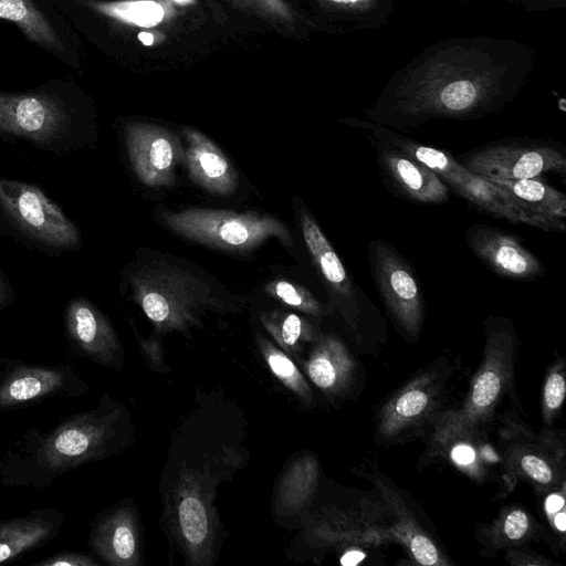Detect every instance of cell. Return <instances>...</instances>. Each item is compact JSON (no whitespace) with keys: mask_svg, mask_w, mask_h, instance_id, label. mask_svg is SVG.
Instances as JSON below:
<instances>
[{"mask_svg":"<svg viewBox=\"0 0 566 566\" xmlns=\"http://www.w3.org/2000/svg\"><path fill=\"white\" fill-rule=\"evenodd\" d=\"M535 62L532 46L515 39H446L399 67L364 113L392 129L434 119H479L520 95Z\"/></svg>","mask_w":566,"mask_h":566,"instance_id":"cell-1","label":"cell"},{"mask_svg":"<svg viewBox=\"0 0 566 566\" xmlns=\"http://www.w3.org/2000/svg\"><path fill=\"white\" fill-rule=\"evenodd\" d=\"M242 424L233 407L206 398L171 442L160 483L161 523L190 565H211L217 556V491L243 467Z\"/></svg>","mask_w":566,"mask_h":566,"instance_id":"cell-2","label":"cell"},{"mask_svg":"<svg viewBox=\"0 0 566 566\" xmlns=\"http://www.w3.org/2000/svg\"><path fill=\"white\" fill-rule=\"evenodd\" d=\"M133 441L126 406L104 394L96 408L63 418L53 429L22 433L0 458V482L50 486L70 470L124 451Z\"/></svg>","mask_w":566,"mask_h":566,"instance_id":"cell-3","label":"cell"},{"mask_svg":"<svg viewBox=\"0 0 566 566\" xmlns=\"http://www.w3.org/2000/svg\"><path fill=\"white\" fill-rule=\"evenodd\" d=\"M122 281L158 335L186 334L212 316L239 314L249 305L248 296L233 293L193 261L148 248L135 252Z\"/></svg>","mask_w":566,"mask_h":566,"instance_id":"cell-4","label":"cell"},{"mask_svg":"<svg viewBox=\"0 0 566 566\" xmlns=\"http://www.w3.org/2000/svg\"><path fill=\"white\" fill-rule=\"evenodd\" d=\"M156 217L176 235L229 253L251 252L270 239L293 247L290 228L269 213L192 207L160 210Z\"/></svg>","mask_w":566,"mask_h":566,"instance_id":"cell-5","label":"cell"},{"mask_svg":"<svg viewBox=\"0 0 566 566\" xmlns=\"http://www.w3.org/2000/svg\"><path fill=\"white\" fill-rule=\"evenodd\" d=\"M486 343L483 363L469 395L458 410L439 423L437 439L449 441L472 432L492 415L512 379L516 335L506 317H490L485 323Z\"/></svg>","mask_w":566,"mask_h":566,"instance_id":"cell-6","label":"cell"},{"mask_svg":"<svg viewBox=\"0 0 566 566\" xmlns=\"http://www.w3.org/2000/svg\"><path fill=\"white\" fill-rule=\"evenodd\" d=\"M468 171L488 179L515 180L543 174L566 172V151L560 143L505 138L488 143L455 158Z\"/></svg>","mask_w":566,"mask_h":566,"instance_id":"cell-7","label":"cell"},{"mask_svg":"<svg viewBox=\"0 0 566 566\" xmlns=\"http://www.w3.org/2000/svg\"><path fill=\"white\" fill-rule=\"evenodd\" d=\"M294 211L312 263L327 292L328 311L336 312L352 331L358 332L366 315L374 310L373 303L353 279L315 217L298 198L294 199Z\"/></svg>","mask_w":566,"mask_h":566,"instance_id":"cell-8","label":"cell"},{"mask_svg":"<svg viewBox=\"0 0 566 566\" xmlns=\"http://www.w3.org/2000/svg\"><path fill=\"white\" fill-rule=\"evenodd\" d=\"M368 263L388 315L407 337L417 338L424 318V300L413 269L390 243L380 239L369 242Z\"/></svg>","mask_w":566,"mask_h":566,"instance_id":"cell-9","label":"cell"},{"mask_svg":"<svg viewBox=\"0 0 566 566\" xmlns=\"http://www.w3.org/2000/svg\"><path fill=\"white\" fill-rule=\"evenodd\" d=\"M0 209L19 231L39 243L56 249L81 243L76 226L35 186L0 179Z\"/></svg>","mask_w":566,"mask_h":566,"instance_id":"cell-10","label":"cell"},{"mask_svg":"<svg viewBox=\"0 0 566 566\" xmlns=\"http://www.w3.org/2000/svg\"><path fill=\"white\" fill-rule=\"evenodd\" d=\"M73 116L69 105L46 93H0V133L22 137L48 149L71 146Z\"/></svg>","mask_w":566,"mask_h":566,"instance_id":"cell-11","label":"cell"},{"mask_svg":"<svg viewBox=\"0 0 566 566\" xmlns=\"http://www.w3.org/2000/svg\"><path fill=\"white\" fill-rule=\"evenodd\" d=\"M87 390V382L69 365L0 359V411L56 397L75 398Z\"/></svg>","mask_w":566,"mask_h":566,"instance_id":"cell-12","label":"cell"},{"mask_svg":"<svg viewBox=\"0 0 566 566\" xmlns=\"http://www.w3.org/2000/svg\"><path fill=\"white\" fill-rule=\"evenodd\" d=\"M124 140L130 167L143 185L161 188L175 184L184 155L177 134L154 123L130 122L124 128Z\"/></svg>","mask_w":566,"mask_h":566,"instance_id":"cell-13","label":"cell"},{"mask_svg":"<svg viewBox=\"0 0 566 566\" xmlns=\"http://www.w3.org/2000/svg\"><path fill=\"white\" fill-rule=\"evenodd\" d=\"M472 253L500 276L514 281H532L545 274L541 260L512 233L478 223L465 231Z\"/></svg>","mask_w":566,"mask_h":566,"instance_id":"cell-14","label":"cell"},{"mask_svg":"<svg viewBox=\"0 0 566 566\" xmlns=\"http://www.w3.org/2000/svg\"><path fill=\"white\" fill-rule=\"evenodd\" d=\"M65 326L77 355L108 368L122 366L124 353L117 334L107 317L90 301L74 298L69 303Z\"/></svg>","mask_w":566,"mask_h":566,"instance_id":"cell-15","label":"cell"},{"mask_svg":"<svg viewBox=\"0 0 566 566\" xmlns=\"http://www.w3.org/2000/svg\"><path fill=\"white\" fill-rule=\"evenodd\" d=\"M370 142L376 149L380 175L399 197L418 203L448 201L449 187L432 170L389 145Z\"/></svg>","mask_w":566,"mask_h":566,"instance_id":"cell-16","label":"cell"},{"mask_svg":"<svg viewBox=\"0 0 566 566\" xmlns=\"http://www.w3.org/2000/svg\"><path fill=\"white\" fill-rule=\"evenodd\" d=\"M87 543L108 565H139V524L134 506L118 503L102 513L92 524Z\"/></svg>","mask_w":566,"mask_h":566,"instance_id":"cell-17","label":"cell"},{"mask_svg":"<svg viewBox=\"0 0 566 566\" xmlns=\"http://www.w3.org/2000/svg\"><path fill=\"white\" fill-rule=\"evenodd\" d=\"M185 164L189 178L216 196H230L239 185L238 172L217 144L201 132L182 129Z\"/></svg>","mask_w":566,"mask_h":566,"instance_id":"cell-18","label":"cell"},{"mask_svg":"<svg viewBox=\"0 0 566 566\" xmlns=\"http://www.w3.org/2000/svg\"><path fill=\"white\" fill-rule=\"evenodd\" d=\"M344 123L364 129L369 139L389 145L429 168L452 190L465 182L473 175L451 154L418 143L397 133L392 128L360 118H346Z\"/></svg>","mask_w":566,"mask_h":566,"instance_id":"cell-19","label":"cell"},{"mask_svg":"<svg viewBox=\"0 0 566 566\" xmlns=\"http://www.w3.org/2000/svg\"><path fill=\"white\" fill-rule=\"evenodd\" d=\"M452 191L495 218L525 223L547 232H564L566 229L565 220L544 217L524 209L489 179L479 175L473 174Z\"/></svg>","mask_w":566,"mask_h":566,"instance_id":"cell-20","label":"cell"},{"mask_svg":"<svg viewBox=\"0 0 566 566\" xmlns=\"http://www.w3.org/2000/svg\"><path fill=\"white\" fill-rule=\"evenodd\" d=\"M63 524L64 512L55 509L0 521V563L43 546L59 534Z\"/></svg>","mask_w":566,"mask_h":566,"instance_id":"cell-21","label":"cell"},{"mask_svg":"<svg viewBox=\"0 0 566 566\" xmlns=\"http://www.w3.org/2000/svg\"><path fill=\"white\" fill-rule=\"evenodd\" d=\"M303 367L310 380L327 396L340 395L349 385L355 363L345 344L333 334H319Z\"/></svg>","mask_w":566,"mask_h":566,"instance_id":"cell-22","label":"cell"},{"mask_svg":"<svg viewBox=\"0 0 566 566\" xmlns=\"http://www.w3.org/2000/svg\"><path fill=\"white\" fill-rule=\"evenodd\" d=\"M439 385L432 373L423 374L402 388L388 401L380 413L379 434L398 436L424 418L433 408Z\"/></svg>","mask_w":566,"mask_h":566,"instance_id":"cell-23","label":"cell"},{"mask_svg":"<svg viewBox=\"0 0 566 566\" xmlns=\"http://www.w3.org/2000/svg\"><path fill=\"white\" fill-rule=\"evenodd\" d=\"M318 481L317 461L304 455L290 463L275 495V513L290 516L301 513L313 497Z\"/></svg>","mask_w":566,"mask_h":566,"instance_id":"cell-24","label":"cell"},{"mask_svg":"<svg viewBox=\"0 0 566 566\" xmlns=\"http://www.w3.org/2000/svg\"><path fill=\"white\" fill-rule=\"evenodd\" d=\"M536 178L489 180L524 209L544 217L565 220L566 196Z\"/></svg>","mask_w":566,"mask_h":566,"instance_id":"cell-25","label":"cell"},{"mask_svg":"<svg viewBox=\"0 0 566 566\" xmlns=\"http://www.w3.org/2000/svg\"><path fill=\"white\" fill-rule=\"evenodd\" d=\"M260 321L279 347L292 357H297L305 345L313 344L319 336L307 318L293 312H261Z\"/></svg>","mask_w":566,"mask_h":566,"instance_id":"cell-26","label":"cell"},{"mask_svg":"<svg viewBox=\"0 0 566 566\" xmlns=\"http://www.w3.org/2000/svg\"><path fill=\"white\" fill-rule=\"evenodd\" d=\"M323 11L345 22L348 30H369L386 25L394 0H312Z\"/></svg>","mask_w":566,"mask_h":566,"instance_id":"cell-27","label":"cell"},{"mask_svg":"<svg viewBox=\"0 0 566 566\" xmlns=\"http://www.w3.org/2000/svg\"><path fill=\"white\" fill-rule=\"evenodd\" d=\"M0 19L17 24L34 43L62 52L59 34L32 0H0Z\"/></svg>","mask_w":566,"mask_h":566,"instance_id":"cell-28","label":"cell"},{"mask_svg":"<svg viewBox=\"0 0 566 566\" xmlns=\"http://www.w3.org/2000/svg\"><path fill=\"white\" fill-rule=\"evenodd\" d=\"M90 7L113 21L138 28L158 25L169 9L161 0L90 1Z\"/></svg>","mask_w":566,"mask_h":566,"instance_id":"cell-29","label":"cell"},{"mask_svg":"<svg viewBox=\"0 0 566 566\" xmlns=\"http://www.w3.org/2000/svg\"><path fill=\"white\" fill-rule=\"evenodd\" d=\"M258 348L271 373L304 405L313 402V392L291 357L262 335L255 336Z\"/></svg>","mask_w":566,"mask_h":566,"instance_id":"cell-30","label":"cell"},{"mask_svg":"<svg viewBox=\"0 0 566 566\" xmlns=\"http://www.w3.org/2000/svg\"><path fill=\"white\" fill-rule=\"evenodd\" d=\"M264 290L270 296L310 316L321 318L328 312L306 287L297 283L277 279L269 282Z\"/></svg>","mask_w":566,"mask_h":566,"instance_id":"cell-31","label":"cell"},{"mask_svg":"<svg viewBox=\"0 0 566 566\" xmlns=\"http://www.w3.org/2000/svg\"><path fill=\"white\" fill-rule=\"evenodd\" d=\"M238 8L250 11L282 28L293 27L295 15L285 0H229Z\"/></svg>","mask_w":566,"mask_h":566,"instance_id":"cell-32","label":"cell"},{"mask_svg":"<svg viewBox=\"0 0 566 566\" xmlns=\"http://www.w3.org/2000/svg\"><path fill=\"white\" fill-rule=\"evenodd\" d=\"M565 391L566 381L564 373L556 367L548 374L544 385L543 413L546 421H549L560 409Z\"/></svg>","mask_w":566,"mask_h":566,"instance_id":"cell-33","label":"cell"},{"mask_svg":"<svg viewBox=\"0 0 566 566\" xmlns=\"http://www.w3.org/2000/svg\"><path fill=\"white\" fill-rule=\"evenodd\" d=\"M520 465L522 471L538 484L548 485L555 480L553 468L537 454L524 453L520 458Z\"/></svg>","mask_w":566,"mask_h":566,"instance_id":"cell-34","label":"cell"},{"mask_svg":"<svg viewBox=\"0 0 566 566\" xmlns=\"http://www.w3.org/2000/svg\"><path fill=\"white\" fill-rule=\"evenodd\" d=\"M133 331L148 366L158 373H167L169 368L166 366L163 347L158 339L143 337L134 326Z\"/></svg>","mask_w":566,"mask_h":566,"instance_id":"cell-35","label":"cell"},{"mask_svg":"<svg viewBox=\"0 0 566 566\" xmlns=\"http://www.w3.org/2000/svg\"><path fill=\"white\" fill-rule=\"evenodd\" d=\"M36 566H98L99 562L92 555L77 552H63L33 563Z\"/></svg>","mask_w":566,"mask_h":566,"instance_id":"cell-36","label":"cell"},{"mask_svg":"<svg viewBox=\"0 0 566 566\" xmlns=\"http://www.w3.org/2000/svg\"><path fill=\"white\" fill-rule=\"evenodd\" d=\"M412 556L423 565L441 564L437 547L423 535H413L409 541Z\"/></svg>","mask_w":566,"mask_h":566,"instance_id":"cell-37","label":"cell"},{"mask_svg":"<svg viewBox=\"0 0 566 566\" xmlns=\"http://www.w3.org/2000/svg\"><path fill=\"white\" fill-rule=\"evenodd\" d=\"M530 528V520L526 513L522 510L511 511L503 523V534L510 541L522 539Z\"/></svg>","mask_w":566,"mask_h":566,"instance_id":"cell-38","label":"cell"},{"mask_svg":"<svg viewBox=\"0 0 566 566\" xmlns=\"http://www.w3.org/2000/svg\"><path fill=\"white\" fill-rule=\"evenodd\" d=\"M515 6L524 11H546L564 9L566 0H493Z\"/></svg>","mask_w":566,"mask_h":566,"instance_id":"cell-39","label":"cell"},{"mask_svg":"<svg viewBox=\"0 0 566 566\" xmlns=\"http://www.w3.org/2000/svg\"><path fill=\"white\" fill-rule=\"evenodd\" d=\"M451 458L458 465L467 468L475 462L476 454L471 446L458 443L451 450Z\"/></svg>","mask_w":566,"mask_h":566,"instance_id":"cell-40","label":"cell"},{"mask_svg":"<svg viewBox=\"0 0 566 566\" xmlns=\"http://www.w3.org/2000/svg\"><path fill=\"white\" fill-rule=\"evenodd\" d=\"M365 558V554L360 551L353 549L345 553L340 558V564L344 566L357 565Z\"/></svg>","mask_w":566,"mask_h":566,"instance_id":"cell-41","label":"cell"},{"mask_svg":"<svg viewBox=\"0 0 566 566\" xmlns=\"http://www.w3.org/2000/svg\"><path fill=\"white\" fill-rule=\"evenodd\" d=\"M564 497L559 494H552L546 499V511L548 513L559 512L564 506Z\"/></svg>","mask_w":566,"mask_h":566,"instance_id":"cell-42","label":"cell"},{"mask_svg":"<svg viewBox=\"0 0 566 566\" xmlns=\"http://www.w3.org/2000/svg\"><path fill=\"white\" fill-rule=\"evenodd\" d=\"M9 302V291L4 280L0 274V307Z\"/></svg>","mask_w":566,"mask_h":566,"instance_id":"cell-43","label":"cell"},{"mask_svg":"<svg viewBox=\"0 0 566 566\" xmlns=\"http://www.w3.org/2000/svg\"><path fill=\"white\" fill-rule=\"evenodd\" d=\"M555 526L560 531L564 532L566 530V515L564 512H559L555 516Z\"/></svg>","mask_w":566,"mask_h":566,"instance_id":"cell-44","label":"cell"},{"mask_svg":"<svg viewBox=\"0 0 566 566\" xmlns=\"http://www.w3.org/2000/svg\"><path fill=\"white\" fill-rule=\"evenodd\" d=\"M138 38L146 45L151 44L155 40L153 34L144 32L139 33Z\"/></svg>","mask_w":566,"mask_h":566,"instance_id":"cell-45","label":"cell"},{"mask_svg":"<svg viewBox=\"0 0 566 566\" xmlns=\"http://www.w3.org/2000/svg\"><path fill=\"white\" fill-rule=\"evenodd\" d=\"M172 2L180 4V6H187L195 3L196 0H171Z\"/></svg>","mask_w":566,"mask_h":566,"instance_id":"cell-46","label":"cell"}]
</instances>
